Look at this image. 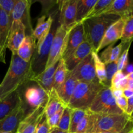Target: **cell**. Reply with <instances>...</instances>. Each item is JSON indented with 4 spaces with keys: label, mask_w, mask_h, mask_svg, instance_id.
I'll return each instance as SVG.
<instances>
[{
    "label": "cell",
    "mask_w": 133,
    "mask_h": 133,
    "mask_svg": "<svg viewBox=\"0 0 133 133\" xmlns=\"http://www.w3.org/2000/svg\"><path fill=\"white\" fill-rule=\"evenodd\" d=\"M33 77L31 62H26L17 54H12L10 66L0 84V100L19 89Z\"/></svg>",
    "instance_id": "6da1fadb"
},
{
    "label": "cell",
    "mask_w": 133,
    "mask_h": 133,
    "mask_svg": "<svg viewBox=\"0 0 133 133\" xmlns=\"http://www.w3.org/2000/svg\"><path fill=\"white\" fill-rule=\"evenodd\" d=\"M119 18L115 14H104L83 21L85 38L91 44L94 51L97 53L106 31Z\"/></svg>",
    "instance_id": "7a4b0ae2"
},
{
    "label": "cell",
    "mask_w": 133,
    "mask_h": 133,
    "mask_svg": "<svg viewBox=\"0 0 133 133\" xmlns=\"http://www.w3.org/2000/svg\"><path fill=\"white\" fill-rule=\"evenodd\" d=\"M22 104L28 115L39 107H45L49 94L38 84L30 81L18 89Z\"/></svg>",
    "instance_id": "3957f363"
},
{
    "label": "cell",
    "mask_w": 133,
    "mask_h": 133,
    "mask_svg": "<svg viewBox=\"0 0 133 133\" xmlns=\"http://www.w3.org/2000/svg\"><path fill=\"white\" fill-rule=\"evenodd\" d=\"M103 87L99 83L77 81L68 107L71 109H88Z\"/></svg>",
    "instance_id": "277c9868"
},
{
    "label": "cell",
    "mask_w": 133,
    "mask_h": 133,
    "mask_svg": "<svg viewBox=\"0 0 133 133\" xmlns=\"http://www.w3.org/2000/svg\"><path fill=\"white\" fill-rule=\"evenodd\" d=\"M130 120L131 118L126 113L122 114H94L93 126L88 133L120 132L125 128Z\"/></svg>",
    "instance_id": "5b68a950"
},
{
    "label": "cell",
    "mask_w": 133,
    "mask_h": 133,
    "mask_svg": "<svg viewBox=\"0 0 133 133\" xmlns=\"http://www.w3.org/2000/svg\"><path fill=\"white\" fill-rule=\"evenodd\" d=\"M57 28V26L54 24V22H53L50 31L45 40L40 45L35 48L34 54L30 61L31 70H32V75H33L32 78L38 75L45 70L49 53H50L51 46L52 42H53V37L55 34Z\"/></svg>",
    "instance_id": "8992f818"
},
{
    "label": "cell",
    "mask_w": 133,
    "mask_h": 133,
    "mask_svg": "<svg viewBox=\"0 0 133 133\" xmlns=\"http://www.w3.org/2000/svg\"><path fill=\"white\" fill-rule=\"evenodd\" d=\"M92 113L97 114H122L123 112L116 105L110 87H103L98 92L88 108Z\"/></svg>",
    "instance_id": "52a82bcc"
},
{
    "label": "cell",
    "mask_w": 133,
    "mask_h": 133,
    "mask_svg": "<svg viewBox=\"0 0 133 133\" xmlns=\"http://www.w3.org/2000/svg\"><path fill=\"white\" fill-rule=\"evenodd\" d=\"M71 28V27H63L60 25L57 26L51 46L50 53L45 69L53 65L57 64L58 61L62 58L67 44L68 36Z\"/></svg>",
    "instance_id": "ba28073f"
},
{
    "label": "cell",
    "mask_w": 133,
    "mask_h": 133,
    "mask_svg": "<svg viewBox=\"0 0 133 133\" xmlns=\"http://www.w3.org/2000/svg\"><path fill=\"white\" fill-rule=\"evenodd\" d=\"M92 53L79 62L71 71H70L77 81L99 83L96 76Z\"/></svg>",
    "instance_id": "9c48e42d"
},
{
    "label": "cell",
    "mask_w": 133,
    "mask_h": 133,
    "mask_svg": "<svg viewBox=\"0 0 133 133\" xmlns=\"http://www.w3.org/2000/svg\"><path fill=\"white\" fill-rule=\"evenodd\" d=\"M32 3L28 0H16L15 5L12 12L10 22L19 21L23 23L25 28L26 35H31L33 32L30 16V8Z\"/></svg>",
    "instance_id": "30bf717a"
},
{
    "label": "cell",
    "mask_w": 133,
    "mask_h": 133,
    "mask_svg": "<svg viewBox=\"0 0 133 133\" xmlns=\"http://www.w3.org/2000/svg\"><path fill=\"white\" fill-rule=\"evenodd\" d=\"M60 16L59 25L65 27H72L75 23L77 0H62L58 1Z\"/></svg>",
    "instance_id": "8fae6325"
},
{
    "label": "cell",
    "mask_w": 133,
    "mask_h": 133,
    "mask_svg": "<svg viewBox=\"0 0 133 133\" xmlns=\"http://www.w3.org/2000/svg\"><path fill=\"white\" fill-rule=\"evenodd\" d=\"M27 116L26 110L21 103L12 112L0 120V131L16 133L20 123Z\"/></svg>",
    "instance_id": "7c38bea8"
},
{
    "label": "cell",
    "mask_w": 133,
    "mask_h": 133,
    "mask_svg": "<svg viewBox=\"0 0 133 133\" xmlns=\"http://www.w3.org/2000/svg\"><path fill=\"white\" fill-rule=\"evenodd\" d=\"M85 40V32L83 22L73 26L69 32L67 44L62 58L66 59Z\"/></svg>",
    "instance_id": "4fadbf2b"
},
{
    "label": "cell",
    "mask_w": 133,
    "mask_h": 133,
    "mask_svg": "<svg viewBox=\"0 0 133 133\" xmlns=\"http://www.w3.org/2000/svg\"><path fill=\"white\" fill-rule=\"evenodd\" d=\"M11 24L6 12L0 7V62L6 63V50Z\"/></svg>",
    "instance_id": "5bb4252c"
},
{
    "label": "cell",
    "mask_w": 133,
    "mask_h": 133,
    "mask_svg": "<svg viewBox=\"0 0 133 133\" xmlns=\"http://www.w3.org/2000/svg\"><path fill=\"white\" fill-rule=\"evenodd\" d=\"M25 36V28L23 23L19 21L12 22L7 44V48L10 49L12 54H17L18 48Z\"/></svg>",
    "instance_id": "9a60e30c"
},
{
    "label": "cell",
    "mask_w": 133,
    "mask_h": 133,
    "mask_svg": "<svg viewBox=\"0 0 133 133\" xmlns=\"http://www.w3.org/2000/svg\"><path fill=\"white\" fill-rule=\"evenodd\" d=\"M125 19L124 18H120L109 27L103 38L99 47L97 49V53L105 47L109 46L112 44H115L118 40L121 39L123 33Z\"/></svg>",
    "instance_id": "2e32d148"
},
{
    "label": "cell",
    "mask_w": 133,
    "mask_h": 133,
    "mask_svg": "<svg viewBox=\"0 0 133 133\" xmlns=\"http://www.w3.org/2000/svg\"><path fill=\"white\" fill-rule=\"evenodd\" d=\"M112 14L125 18L133 16V0H113L112 3L100 15Z\"/></svg>",
    "instance_id": "e0dca14e"
},
{
    "label": "cell",
    "mask_w": 133,
    "mask_h": 133,
    "mask_svg": "<svg viewBox=\"0 0 133 133\" xmlns=\"http://www.w3.org/2000/svg\"><path fill=\"white\" fill-rule=\"evenodd\" d=\"M44 112L45 108L39 107L29 114L21 122L16 133H35Z\"/></svg>",
    "instance_id": "ac0fdd59"
},
{
    "label": "cell",
    "mask_w": 133,
    "mask_h": 133,
    "mask_svg": "<svg viewBox=\"0 0 133 133\" xmlns=\"http://www.w3.org/2000/svg\"><path fill=\"white\" fill-rule=\"evenodd\" d=\"M94 51L92 45L85 38L84 41L73 53L64 60L68 70L71 71L79 62Z\"/></svg>",
    "instance_id": "d6986e66"
},
{
    "label": "cell",
    "mask_w": 133,
    "mask_h": 133,
    "mask_svg": "<svg viewBox=\"0 0 133 133\" xmlns=\"http://www.w3.org/2000/svg\"><path fill=\"white\" fill-rule=\"evenodd\" d=\"M54 19L52 15L42 16L38 19L37 24L32 32V36L36 41V47L43 42L50 31Z\"/></svg>",
    "instance_id": "ffe728a7"
},
{
    "label": "cell",
    "mask_w": 133,
    "mask_h": 133,
    "mask_svg": "<svg viewBox=\"0 0 133 133\" xmlns=\"http://www.w3.org/2000/svg\"><path fill=\"white\" fill-rule=\"evenodd\" d=\"M22 103L18 90L0 100V120L12 112Z\"/></svg>",
    "instance_id": "44dd1931"
},
{
    "label": "cell",
    "mask_w": 133,
    "mask_h": 133,
    "mask_svg": "<svg viewBox=\"0 0 133 133\" xmlns=\"http://www.w3.org/2000/svg\"><path fill=\"white\" fill-rule=\"evenodd\" d=\"M57 64L46 68L42 73L31 79V81L38 84L43 89L45 90L48 94L53 89L54 74L57 68Z\"/></svg>",
    "instance_id": "7402d4cb"
},
{
    "label": "cell",
    "mask_w": 133,
    "mask_h": 133,
    "mask_svg": "<svg viewBox=\"0 0 133 133\" xmlns=\"http://www.w3.org/2000/svg\"><path fill=\"white\" fill-rule=\"evenodd\" d=\"M77 83V81L73 77L70 71H69L66 80L58 89L56 90L57 94L59 96L61 99L67 106L74 94Z\"/></svg>",
    "instance_id": "603a6c76"
},
{
    "label": "cell",
    "mask_w": 133,
    "mask_h": 133,
    "mask_svg": "<svg viewBox=\"0 0 133 133\" xmlns=\"http://www.w3.org/2000/svg\"><path fill=\"white\" fill-rule=\"evenodd\" d=\"M36 42L32 35H26L17 51L19 58L26 62H30L36 48Z\"/></svg>",
    "instance_id": "cb8c5ba5"
},
{
    "label": "cell",
    "mask_w": 133,
    "mask_h": 133,
    "mask_svg": "<svg viewBox=\"0 0 133 133\" xmlns=\"http://www.w3.org/2000/svg\"><path fill=\"white\" fill-rule=\"evenodd\" d=\"M67 105L61 99L57 94L55 89L53 88L49 93L48 102L45 107V114L47 118H49L58 111L62 108L66 107Z\"/></svg>",
    "instance_id": "d4e9b609"
},
{
    "label": "cell",
    "mask_w": 133,
    "mask_h": 133,
    "mask_svg": "<svg viewBox=\"0 0 133 133\" xmlns=\"http://www.w3.org/2000/svg\"><path fill=\"white\" fill-rule=\"evenodd\" d=\"M97 0H77L75 23L83 22L90 12Z\"/></svg>",
    "instance_id": "484cf974"
},
{
    "label": "cell",
    "mask_w": 133,
    "mask_h": 133,
    "mask_svg": "<svg viewBox=\"0 0 133 133\" xmlns=\"http://www.w3.org/2000/svg\"><path fill=\"white\" fill-rule=\"evenodd\" d=\"M66 65L65 64L64 60L61 58L57 64V68L54 74V83H53V88L57 90L62 83L66 80V77L69 73Z\"/></svg>",
    "instance_id": "4316f807"
},
{
    "label": "cell",
    "mask_w": 133,
    "mask_h": 133,
    "mask_svg": "<svg viewBox=\"0 0 133 133\" xmlns=\"http://www.w3.org/2000/svg\"><path fill=\"white\" fill-rule=\"evenodd\" d=\"M92 55L93 57L94 62L96 76H97L99 83L103 86L107 79L106 66L100 58L99 56L98 55V53L92 51Z\"/></svg>",
    "instance_id": "83f0119b"
},
{
    "label": "cell",
    "mask_w": 133,
    "mask_h": 133,
    "mask_svg": "<svg viewBox=\"0 0 133 133\" xmlns=\"http://www.w3.org/2000/svg\"><path fill=\"white\" fill-rule=\"evenodd\" d=\"M121 42L124 44H131L133 40V16L125 19Z\"/></svg>",
    "instance_id": "f1b7e54d"
},
{
    "label": "cell",
    "mask_w": 133,
    "mask_h": 133,
    "mask_svg": "<svg viewBox=\"0 0 133 133\" xmlns=\"http://www.w3.org/2000/svg\"><path fill=\"white\" fill-rule=\"evenodd\" d=\"M71 122H70L69 133H73L75 132V130L79 122L82 120L88 112V109H71Z\"/></svg>",
    "instance_id": "f546056e"
},
{
    "label": "cell",
    "mask_w": 133,
    "mask_h": 133,
    "mask_svg": "<svg viewBox=\"0 0 133 133\" xmlns=\"http://www.w3.org/2000/svg\"><path fill=\"white\" fill-rule=\"evenodd\" d=\"M112 1L113 0H97L85 19L99 16L103 11L112 3Z\"/></svg>",
    "instance_id": "4dcf8cb0"
},
{
    "label": "cell",
    "mask_w": 133,
    "mask_h": 133,
    "mask_svg": "<svg viewBox=\"0 0 133 133\" xmlns=\"http://www.w3.org/2000/svg\"><path fill=\"white\" fill-rule=\"evenodd\" d=\"M71 110H72L71 109H70L68 106L64 108L62 116H61L59 123L57 126V127L59 128L60 129L68 132L69 129H70V122H71Z\"/></svg>",
    "instance_id": "1f68e13d"
},
{
    "label": "cell",
    "mask_w": 133,
    "mask_h": 133,
    "mask_svg": "<svg viewBox=\"0 0 133 133\" xmlns=\"http://www.w3.org/2000/svg\"><path fill=\"white\" fill-rule=\"evenodd\" d=\"M106 66V74L107 79L103 87H110L111 81L114 74L118 71V62H114L105 65Z\"/></svg>",
    "instance_id": "d6a6232c"
},
{
    "label": "cell",
    "mask_w": 133,
    "mask_h": 133,
    "mask_svg": "<svg viewBox=\"0 0 133 133\" xmlns=\"http://www.w3.org/2000/svg\"><path fill=\"white\" fill-rule=\"evenodd\" d=\"M131 45L127 47V48L123 50L119 57V59L118 61V70L119 71H123V70L127 66V63H128V55L129 51Z\"/></svg>",
    "instance_id": "836d02e7"
},
{
    "label": "cell",
    "mask_w": 133,
    "mask_h": 133,
    "mask_svg": "<svg viewBox=\"0 0 133 133\" xmlns=\"http://www.w3.org/2000/svg\"><path fill=\"white\" fill-rule=\"evenodd\" d=\"M50 128L48 125V118L45 114V112L43 114L39 123L36 127L35 133H49Z\"/></svg>",
    "instance_id": "e575fe53"
},
{
    "label": "cell",
    "mask_w": 133,
    "mask_h": 133,
    "mask_svg": "<svg viewBox=\"0 0 133 133\" xmlns=\"http://www.w3.org/2000/svg\"><path fill=\"white\" fill-rule=\"evenodd\" d=\"M16 2V0H0V7L6 12L10 19Z\"/></svg>",
    "instance_id": "d590c367"
},
{
    "label": "cell",
    "mask_w": 133,
    "mask_h": 133,
    "mask_svg": "<svg viewBox=\"0 0 133 133\" xmlns=\"http://www.w3.org/2000/svg\"><path fill=\"white\" fill-rule=\"evenodd\" d=\"M64 108L65 107L62 108V109H60L57 112H56L55 114H53V116H51L48 118V125H49L50 130L51 129L55 128V127H57L58 123H59L60 119H61V116H62V113H63Z\"/></svg>",
    "instance_id": "8d00e7d4"
},
{
    "label": "cell",
    "mask_w": 133,
    "mask_h": 133,
    "mask_svg": "<svg viewBox=\"0 0 133 133\" xmlns=\"http://www.w3.org/2000/svg\"><path fill=\"white\" fill-rule=\"evenodd\" d=\"M126 75H125L123 73V71H118L113 76L112 79L111 81V85H110V89L114 90L116 89L118 87V84H119L122 79H124Z\"/></svg>",
    "instance_id": "74e56055"
},
{
    "label": "cell",
    "mask_w": 133,
    "mask_h": 133,
    "mask_svg": "<svg viewBox=\"0 0 133 133\" xmlns=\"http://www.w3.org/2000/svg\"><path fill=\"white\" fill-rule=\"evenodd\" d=\"M42 5V16H47L49 10L51 9L55 4H58V1H39Z\"/></svg>",
    "instance_id": "f35d334b"
},
{
    "label": "cell",
    "mask_w": 133,
    "mask_h": 133,
    "mask_svg": "<svg viewBox=\"0 0 133 133\" xmlns=\"http://www.w3.org/2000/svg\"><path fill=\"white\" fill-rule=\"evenodd\" d=\"M116 102L117 106L119 107L120 110L124 113H125L126 110L127 108V98L125 97L124 96H122L121 97H118L116 99Z\"/></svg>",
    "instance_id": "ab89813d"
},
{
    "label": "cell",
    "mask_w": 133,
    "mask_h": 133,
    "mask_svg": "<svg viewBox=\"0 0 133 133\" xmlns=\"http://www.w3.org/2000/svg\"><path fill=\"white\" fill-rule=\"evenodd\" d=\"M133 129V119H131L125 128L120 132H101V133H131L132 132Z\"/></svg>",
    "instance_id": "60d3db41"
},
{
    "label": "cell",
    "mask_w": 133,
    "mask_h": 133,
    "mask_svg": "<svg viewBox=\"0 0 133 133\" xmlns=\"http://www.w3.org/2000/svg\"><path fill=\"white\" fill-rule=\"evenodd\" d=\"M133 111V96L127 99V108L125 113L130 116Z\"/></svg>",
    "instance_id": "b9f144b4"
},
{
    "label": "cell",
    "mask_w": 133,
    "mask_h": 133,
    "mask_svg": "<svg viewBox=\"0 0 133 133\" xmlns=\"http://www.w3.org/2000/svg\"><path fill=\"white\" fill-rule=\"evenodd\" d=\"M127 79V88L133 90V71L129 73L126 75Z\"/></svg>",
    "instance_id": "7bdbcfd3"
},
{
    "label": "cell",
    "mask_w": 133,
    "mask_h": 133,
    "mask_svg": "<svg viewBox=\"0 0 133 133\" xmlns=\"http://www.w3.org/2000/svg\"><path fill=\"white\" fill-rule=\"evenodd\" d=\"M112 94L116 99L121 97L123 95V90H111Z\"/></svg>",
    "instance_id": "ee69618b"
},
{
    "label": "cell",
    "mask_w": 133,
    "mask_h": 133,
    "mask_svg": "<svg viewBox=\"0 0 133 133\" xmlns=\"http://www.w3.org/2000/svg\"><path fill=\"white\" fill-rule=\"evenodd\" d=\"M123 96L127 99L129 98L130 97L133 96V90L129 89V88H127L123 90Z\"/></svg>",
    "instance_id": "f6af8a7d"
},
{
    "label": "cell",
    "mask_w": 133,
    "mask_h": 133,
    "mask_svg": "<svg viewBox=\"0 0 133 133\" xmlns=\"http://www.w3.org/2000/svg\"><path fill=\"white\" fill-rule=\"evenodd\" d=\"M49 133H69L68 132H66V131H62V130L60 129L58 127H55V128L51 129L50 130V132Z\"/></svg>",
    "instance_id": "bcb514c9"
},
{
    "label": "cell",
    "mask_w": 133,
    "mask_h": 133,
    "mask_svg": "<svg viewBox=\"0 0 133 133\" xmlns=\"http://www.w3.org/2000/svg\"><path fill=\"white\" fill-rule=\"evenodd\" d=\"M129 116H130V118H131V119H133V111L132 112V113H131V114H130Z\"/></svg>",
    "instance_id": "7dc6e473"
},
{
    "label": "cell",
    "mask_w": 133,
    "mask_h": 133,
    "mask_svg": "<svg viewBox=\"0 0 133 133\" xmlns=\"http://www.w3.org/2000/svg\"><path fill=\"white\" fill-rule=\"evenodd\" d=\"M0 133H10V132H1V131H0Z\"/></svg>",
    "instance_id": "c3c4849f"
},
{
    "label": "cell",
    "mask_w": 133,
    "mask_h": 133,
    "mask_svg": "<svg viewBox=\"0 0 133 133\" xmlns=\"http://www.w3.org/2000/svg\"><path fill=\"white\" fill-rule=\"evenodd\" d=\"M132 132H133V129H132Z\"/></svg>",
    "instance_id": "681fc988"
},
{
    "label": "cell",
    "mask_w": 133,
    "mask_h": 133,
    "mask_svg": "<svg viewBox=\"0 0 133 133\" xmlns=\"http://www.w3.org/2000/svg\"><path fill=\"white\" fill-rule=\"evenodd\" d=\"M73 133H75V132H73Z\"/></svg>",
    "instance_id": "f907efd6"
},
{
    "label": "cell",
    "mask_w": 133,
    "mask_h": 133,
    "mask_svg": "<svg viewBox=\"0 0 133 133\" xmlns=\"http://www.w3.org/2000/svg\"><path fill=\"white\" fill-rule=\"evenodd\" d=\"M132 133H133V132H132Z\"/></svg>",
    "instance_id": "816d5d0a"
},
{
    "label": "cell",
    "mask_w": 133,
    "mask_h": 133,
    "mask_svg": "<svg viewBox=\"0 0 133 133\" xmlns=\"http://www.w3.org/2000/svg\"><path fill=\"white\" fill-rule=\"evenodd\" d=\"M131 133H132V132H131Z\"/></svg>",
    "instance_id": "f5cc1de1"
}]
</instances>
